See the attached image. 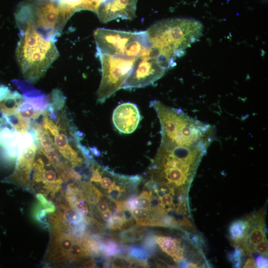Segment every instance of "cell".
<instances>
[{"label":"cell","instance_id":"cell-1","mask_svg":"<svg viewBox=\"0 0 268 268\" xmlns=\"http://www.w3.org/2000/svg\"><path fill=\"white\" fill-rule=\"evenodd\" d=\"M161 126V144L166 146H199L207 149L215 136L214 127L188 115L181 109L158 100L150 102Z\"/></svg>","mask_w":268,"mask_h":268},{"label":"cell","instance_id":"cell-2","mask_svg":"<svg viewBox=\"0 0 268 268\" xmlns=\"http://www.w3.org/2000/svg\"><path fill=\"white\" fill-rule=\"evenodd\" d=\"M16 23L20 30L15 50L17 62L25 79L35 83L45 75L59 52L55 41L47 39L31 23Z\"/></svg>","mask_w":268,"mask_h":268},{"label":"cell","instance_id":"cell-3","mask_svg":"<svg viewBox=\"0 0 268 268\" xmlns=\"http://www.w3.org/2000/svg\"><path fill=\"white\" fill-rule=\"evenodd\" d=\"M202 31L201 22L185 18L164 19L146 30L153 45L176 60L185 55L186 50L201 37Z\"/></svg>","mask_w":268,"mask_h":268},{"label":"cell","instance_id":"cell-4","mask_svg":"<svg viewBox=\"0 0 268 268\" xmlns=\"http://www.w3.org/2000/svg\"><path fill=\"white\" fill-rule=\"evenodd\" d=\"M70 17L54 0H26L15 14L16 22H29L47 39L54 41Z\"/></svg>","mask_w":268,"mask_h":268},{"label":"cell","instance_id":"cell-5","mask_svg":"<svg viewBox=\"0 0 268 268\" xmlns=\"http://www.w3.org/2000/svg\"><path fill=\"white\" fill-rule=\"evenodd\" d=\"M97 54L102 68V77L97 91V99L99 103H103L123 88L137 58Z\"/></svg>","mask_w":268,"mask_h":268},{"label":"cell","instance_id":"cell-6","mask_svg":"<svg viewBox=\"0 0 268 268\" xmlns=\"http://www.w3.org/2000/svg\"><path fill=\"white\" fill-rule=\"evenodd\" d=\"M37 150V143L34 131L30 128L28 132L20 134L16 167L14 172L6 178L5 181L28 185Z\"/></svg>","mask_w":268,"mask_h":268},{"label":"cell","instance_id":"cell-7","mask_svg":"<svg viewBox=\"0 0 268 268\" xmlns=\"http://www.w3.org/2000/svg\"><path fill=\"white\" fill-rule=\"evenodd\" d=\"M167 70L157 59L145 56L138 57L122 88L149 85L162 77Z\"/></svg>","mask_w":268,"mask_h":268},{"label":"cell","instance_id":"cell-8","mask_svg":"<svg viewBox=\"0 0 268 268\" xmlns=\"http://www.w3.org/2000/svg\"><path fill=\"white\" fill-rule=\"evenodd\" d=\"M135 34V32L98 28L94 32L97 53L114 56L124 55Z\"/></svg>","mask_w":268,"mask_h":268},{"label":"cell","instance_id":"cell-9","mask_svg":"<svg viewBox=\"0 0 268 268\" xmlns=\"http://www.w3.org/2000/svg\"><path fill=\"white\" fill-rule=\"evenodd\" d=\"M137 0H106L96 14L100 21L106 23L116 18L132 20L135 16Z\"/></svg>","mask_w":268,"mask_h":268},{"label":"cell","instance_id":"cell-10","mask_svg":"<svg viewBox=\"0 0 268 268\" xmlns=\"http://www.w3.org/2000/svg\"><path fill=\"white\" fill-rule=\"evenodd\" d=\"M141 116L137 106L133 103L125 102L118 105L114 110L112 121L119 133L129 134L137 128Z\"/></svg>","mask_w":268,"mask_h":268},{"label":"cell","instance_id":"cell-11","mask_svg":"<svg viewBox=\"0 0 268 268\" xmlns=\"http://www.w3.org/2000/svg\"><path fill=\"white\" fill-rule=\"evenodd\" d=\"M265 218L264 210L254 212L245 218L249 222L250 227L245 240L238 248L242 249L247 256H252L255 247L267 239Z\"/></svg>","mask_w":268,"mask_h":268},{"label":"cell","instance_id":"cell-12","mask_svg":"<svg viewBox=\"0 0 268 268\" xmlns=\"http://www.w3.org/2000/svg\"><path fill=\"white\" fill-rule=\"evenodd\" d=\"M14 83L23 93L24 100L42 114L50 104L49 97L35 88L32 83L27 80H15Z\"/></svg>","mask_w":268,"mask_h":268},{"label":"cell","instance_id":"cell-13","mask_svg":"<svg viewBox=\"0 0 268 268\" xmlns=\"http://www.w3.org/2000/svg\"><path fill=\"white\" fill-rule=\"evenodd\" d=\"M154 239L162 251L171 256L175 263H178L182 260H185V246L182 245L180 239L161 235H155Z\"/></svg>","mask_w":268,"mask_h":268},{"label":"cell","instance_id":"cell-14","mask_svg":"<svg viewBox=\"0 0 268 268\" xmlns=\"http://www.w3.org/2000/svg\"><path fill=\"white\" fill-rule=\"evenodd\" d=\"M70 139L64 133H59L54 136L55 145L60 154L66 159L73 166L80 165L82 158L79 155L80 149L73 148L69 143Z\"/></svg>","mask_w":268,"mask_h":268},{"label":"cell","instance_id":"cell-15","mask_svg":"<svg viewBox=\"0 0 268 268\" xmlns=\"http://www.w3.org/2000/svg\"><path fill=\"white\" fill-rule=\"evenodd\" d=\"M30 121L22 117L18 112L2 115L0 118V127H7L14 131L23 134L31 127Z\"/></svg>","mask_w":268,"mask_h":268},{"label":"cell","instance_id":"cell-16","mask_svg":"<svg viewBox=\"0 0 268 268\" xmlns=\"http://www.w3.org/2000/svg\"><path fill=\"white\" fill-rule=\"evenodd\" d=\"M250 227L246 218L237 219L232 222L229 228L231 241L235 247H238L245 240Z\"/></svg>","mask_w":268,"mask_h":268},{"label":"cell","instance_id":"cell-17","mask_svg":"<svg viewBox=\"0 0 268 268\" xmlns=\"http://www.w3.org/2000/svg\"><path fill=\"white\" fill-rule=\"evenodd\" d=\"M24 100V97L16 91H11L0 100V113L2 115L17 112Z\"/></svg>","mask_w":268,"mask_h":268},{"label":"cell","instance_id":"cell-18","mask_svg":"<svg viewBox=\"0 0 268 268\" xmlns=\"http://www.w3.org/2000/svg\"><path fill=\"white\" fill-rule=\"evenodd\" d=\"M136 223L141 226H153L152 217L149 210L142 208H135L132 210Z\"/></svg>","mask_w":268,"mask_h":268},{"label":"cell","instance_id":"cell-19","mask_svg":"<svg viewBox=\"0 0 268 268\" xmlns=\"http://www.w3.org/2000/svg\"><path fill=\"white\" fill-rule=\"evenodd\" d=\"M50 104L57 111L62 110L65 105L66 97L60 90L54 89L50 94Z\"/></svg>","mask_w":268,"mask_h":268},{"label":"cell","instance_id":"cell-20","mask_svg":"<svg viewBox=\"0 0 268 268\" xmlns=\"http://www.w3.org/2000/svg\"><path fill=\"white\" fill-rule=\"evenodd\" d=\"M24 118L30 121L39 117L41 114L38 112L28 103L23 100L17 111Z\"/></svg>","mask_w":268,"mask_h":268},{"label":"cell","instance_id":"cell-21","mask_svg":"<svg viewBox=\"0 0 268 268\" xmlns=\"http://www.w3.org/2000/svg\"><path fill=\"white\" fill-rule=\"evenodd\" d=\"M245 255L244 252L240 248L235 247L233 252L227 255L229 261L232 263L234 268H240L243 263V257Z\"/></svg>","mask_w":268,"mask_h":268},{"label":"cell","instance_id":"cell-22","mask_svg":"<svg viewBox=\"0 0 268 268\" xmlns=\"http://www.w3.org/2000/svg\"><path fill=\"white\" fill-rule=\"evenodd\" d=\"M120 246L113 240H108L105 243H101V250L107 256H115L119 255Z\"/></svg>","mask_w":268,"mask_h":268},{"label":"cell","instance_id":"cell-23","mask_svg":"<svg viewBox=\"0 0 268 268\" xmlns=\"http://www.w3.org/2000/svg\"><path fill=\"white\" fill-rule=\"evenodd\" d=\"M88 254L82 244L74 242L67 253V257L73 259L81 258Z\"/></svg>","mask_w":268,"mask_h":268},{"label":"cell","instance_id":"cell-24","mask_svg":"<svg viewBox=\"0 0 268 268\" xmlns=\"http://www.w3.org/2000/svg\"><path fill=\"white\" fill-rule=\"evenodd\" d=\"M63 217L67 222L74 224L79 223L82 218L78 211L74 208H66Z\"/></svg>","mask_w":268,"mask_h":268},{"label":"cell","instance_id":"cell-25","mask_svg":"<svg viewBox=\"0 0 268 268\" xmlns=\"http://www.w3.org/2000/svg\"><path fill=\"white\" fill-rule=\"evenodd\" d=\"M142 235L140 231L132 228L125 230L121 234V239L124 242H134L142 238Z\"/></svg>","mask_w":268,"mask_h":268},{"label":"cell","instance_id":"cell-26","mask_svg":"<svg viewBox=\"0 0 268 268\" xmlns=\"http://www.w3.org/2000/svg\"><path fill=\"white\" fill-rule=\"evenodd\" d=\"M57 238L59 249L64 256L67 257V253L74 242L73 239L67 235L63 236L61 238Z\"/></svg>","mask_w":268,"mask_h":268},{"label":"cell","instance_id":"cell-27","mask_svg":"<svg viewBox=\"0 0 268 268\" xmlns=\"http://www.w3.org/2000/svg\"><path fill=\"white\" fill-rule=\"evenodd\" d=\"M82 244L88 254L97 255L101 252V243L95 240L85 239Z\"/></svg>","mask_w":268,"mask_h":268},{"label":"cell","instance_id":"cell-28","mask_svg":"<svg viewBox=\"0 0 268 268\" xmlns=\"http://www.w3.org/2000/svg\"><path fill=\"white\" fill-rule=\"evenodd\" d=\"M125 186L126 184L123 186H118L114 182L108 191V197L113 201H117L121 195L122 192L125 191L126 187Z\"/></svg>","mask_w":268,"mask_h":268},{"label":"cell","instance_id":"cell-29","mask_svg":"<svg viewBox=\"0 0 268 268\" xmlns=\"http://www.w3.org/2000/svg\"><path fill=\"white\" fill-rule=\"evenodd\" d=\"M106 0H83L82 10H88L96 13L99 6Z\"/></svg>","mask_w":268,"mask_h":268},{"label":"cell","instance_id":"cell-30","mask_svg":"<svg viewBox=\"0 0 268 268\" xmlns=\"http://www.w3.org/2000/svg\"><path fill=\"white\" fill-rule=\"evenodd\" d=\"M129 253L130 256L140 261H146L149 257L148 253L139 248H132L129 250Z\"/></svg>","mask_w":268,"mask_h":268},{"label":"cell","instance_id":"cell-31","mask_svg":"<svg viewBox=\"0 0 268 268\" xmlns=\"http://www.w3.org/2000/svg\"><path fill=\"white\" fill-rule=\"evenodd\" d=\"M40 172L42 174V181L46 184L54 183L58 179L56 172L52 170H46L44 169Z\"/></svg>","mask_w":268,"mask_h":268},{"label":"cell","instance_id":"cell-32","mask_svg":"<svg viewBox=\"0 0 268 268\" xmlns=\"http://www.w3.org/2000/svg\"><path fill=\"white\" fill-rule=\"evenodd\" d=\"M268 243L267 239H266L258 243L254 248V253H258L260 255L267 257L268 256Z\"/></svg>","mask_w":268,"mask_h":268},{"label":"cell","instance_id":"cell-33","mask_svg":"<svg viewBox=\"0 0 268 268\" xmlns=\"http://www.w3.org/2000/svg\"><path fill=\"white\" fill-rule=\"evenodd\" d=\"M256 268H268V259L261 255L258 256L256 260Z\"/></svg>","mask_w":268,"mask_h":268},{"label":"cell","instance_id":"cell-34","mask_svg":"<svg viewBox=\"0 0 268 268\" xmlns=\"http://www.w3.org/2000/svg\"><path fill=\"white\" fill-rule=\"evenodd\" d=\"M114 182L110 177L107 176L102 178L100 182L101 186L104 189H109Z\"/></svg>","mask_w":268,"mask_h":268},{"label":"cell","instance_id":"cell-35","mask_svg":"<svg viewBox=\"0 0 268 268\" xmlns=\"http://www.w3.org/2000/svg\"><path fill=\"white\" fill-rule=\"evenodd\" d=\"M122 210L125 222L131 221L134 218L131 210L126 208L122 209Z\"/></svg>","mask_w":268,"mask_h":268},{"label":"cell","instance_id":"cell-36","mask_svg":"<svg viewBox=\"0 0 268 268\" xmlns=\"http://www.w3.org/2000/svg\"><path fill=\"white\" fill-rule=\"evenodd\" d=\"M243 268H256V261L252 257L247 259V261L243 265Z\"/></svg>","mask_w":268,"mask_h":268},{"label":"cell","instance_id":"cell-37","mask_svg":"<svg viewBox=\"0 0 268 268\" xmlns=\"http://www.w3.org/2000/svg\"><path fill=\"white\" fill-rule=\"evenodd\" d=\"M112 216V211L109 209L102 213V219L105 221H108L111 219Z\"/></svg>","mask_w":268,"mask_h":268},{"label":"cell","instance_id":"cell-38","mask_svg":"<svg viewBox=\"0 0 268 268\" xmlns=\"http://www.w3.org/2000/svg\"><path fill=\"white\" fill-rule=\"evenodd\" d=\"M98 209L101 212H103L109 209L108 205L105 201L100 202L98 205Z\"/></svg>","mask_w":268,"mask_h":268},{"label":"cell","instance_id":"cell-39","mask_svg":"<svg viewBox=\"0 0 268 268\" xmlns=\"http://www.w3.org/2000/svg\"><path fill=\"white\" fill-rule=\"evenodd\" d=\"M85 202L83 199L78 200L75 204V208L79 210L85 206Z\"/></svg>","mask_w":268,"mask_h":268},{"label":"cell","instance_id":"cell-40","mask_svg":"<svg viewBox=\"0 0 268 268\" xmlns=\"http://www.w3.org/2000/svg\"><path fill=\"white\" fill-rule=\"evenodd\" d=\"M78 212L82 216L86 215L89 212V209L87 206H84L82 208L78 210Z\"/></svg>","mask_w":268,"mask_h":268},{"label":"cell","instance_id":"cell-41","mask_svg":"<svg viewBox=\"0 0 268 268\" xmlns=\"http://www.w3.org/2000/svg\"><path fill=\"white\" fill-rule=\"evenodd\" d=\"M90 150H91V151L92 152V153L93 154H94V155H95L96 156H99L100 155V153H99V151L95 147H93L91 148L90 149Z\"/></svg>","mask_w":268,"mask_h":268}]
</instances>
